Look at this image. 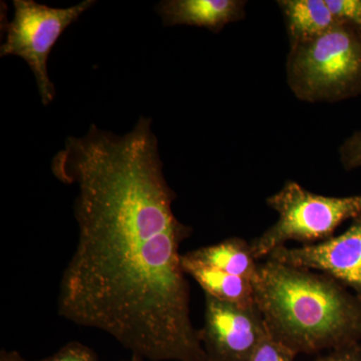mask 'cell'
I'll return each instance as SVG.
<instances>
[{
  "label": "cell",
  "mask_w": 361,
  "mask_h": 361,
  "mask_svg": "<svg viewBox=\"0 0 361 361\" xmlns=\"http://www.w3.org/2000/svg\"><path fill=\"white\" fill-rule=\"evenodd\" d=\"M252 284L266 329L296 355L360 342L361 300L334 278L267 258Z\"/></svg>",
  "instance_id": "cell-2"
},
{
  "label": "cell",
  "mask_w": 361,
  "mask_h": 361,
  "mask_svg": "<svg viewBox=\"0 0 361 361\" xmlns=\"http://www.w3.org/2000/svg\"><path fill=\"white\" fill-rule=\"evenodd\" d=\"M163 168L145 116L123 135L92 125L54 157V175L78 188V240L59 285V313L106 332L135 357L208 361L180 253L191 229L173 212Z\"/></svg>",
  "instance_id": "cell-1"
},
{
  "label": "cell",
  "mask_w": 361,
  "mask_h": 361,
  "mask_svg": "<svg viewBox=\"0 0 361 361\" xmlns=\"http://www.w3.org/2000/svg\"><path fill=\"white\" fill-rule=\"evenodd\" d=\"M296 355L281 342L271 336L266 329L249 361H295Z\"/></svg>",
  "instance_id": "cell-12"
},
{
  "label": "cell",
  "mask_w": 361,
  "mask_h": 361,
  "mask_svg": "<svg viewBox=\"0 0 361 361\" xmlns=\"http://www.w3.org/2000/svg\"><path fill=\"white\" fill-rule=\"evenodd\" d=\"M339 157L345 170L361 168V130L353 133L339 149Z\"/></svg>",
  "instance_id": "cell-15"
},
{
  "label": "cell",
  "mask_w": 361,
  "mask_h": 361,
  "mask_svg": "<svg viewBox=\"0 0 361 361\" xmlns=\"http://www.w3.org/2000/svg\"><path fill=\"white\" fill-rule=\"evenodd\" d=\"M182 266L185 273L200 285L207 295L237 305H255L251 280L203 264L186 254L182 255Z\"/></svg>",
  "instance_id": "cell-9"
},
{
  "label": "cell",
  "mask_w": 361,
  "mask_h": 361,
  "mask_svg": "<svg viewBox=\"0 0 361 361\" xmlns=\"http://www.w3.org/2000/svg\"><path fill=\"white\" fill-rule=\"evenodd\" d=\"M267 205L278 214V220L250 243L257 260L268 257L289 241H324L330 238L342 223L361 214V195L323 196L288 180L280 191L267 199Z\"/></svg>",
  "instance_id": "cell-4"
},
{
  "label": "cell",
  "mask_w": 361,
  "mask_h": 361,
  "mask_svg": "<svg viewBox=\"0 0 361 361\" xmlns=\"http://www.w3.org/2000/svg\"><path fill=\"white\" fill-rule=\"evenodd\" d=\"M0 361H27L16 351L2 350Z\"/></svg>",
  "instance_id": "cell-17"
},
{
  "label": "cell",
  "mask_w": 361,
  "mask_h": 361,
  "mask_svg": "<svg viewBox=\"0 0 361 361\" xmlns=\"http://www.w3.org/2000/svg\"><path fill=\"white\" fill-rule=\"evenodd\" d=\"M326 4L337 21L361 30V0H326Z\"/></svg>",
  "instance_id": "cell-13"
},
{
  "label": "cell",
  "mask_w": 361,
  "mask_h": 361,
  "mask_svg": "<svg viewBox=\"0 0 361 361\" xmlns=\"http://www.w3.org/2000/svg\"><path fill=\"white\" fill-rule=\"evenodd\" d=\"M315 361H361V346L358 342L346 344L330 350L329 355Z\"/></svg>",
  "instance_id": "cell-16"
},
{
  "label": "cell",
  "mask_w": 361,
  "mask_h": 361,
  "mask_svg": "<svg viewBox=\"0 0 361 361\" xmlns=\"http://www.w3.org/2000/svg\"><path fill=\"white\" fill-rule=\"evenodd\" d=\"M188 257L236 276L253 280L259 263L251 245L241 238L226 239L214 245L188 252Z\"/></svg>",
  "instance_id": "cell-11"
},
{
  "label": "cell",
  "mask_w": 361,
  "mask_h": 361,
  "mask_svg": "<svg viewBox=\"0 0 361 361\" xmlns=\"http://www.w3.org/2000/svg\"><path fill=\"white\" fill-rule=\"evenodd\" d=\"M39 361H99L92 349L78 341H71L56 353Z\"/></svg>",
  "instance_id": "cell-14"
},
{
  "label": "cell",
  "mask_w": 361,
  "mask_h": 361,
  "mask_svg": "<svg viewBox=\"0 0 361 361\" xmlns=\"http://www.w3.org/2000/svg\"><path fill=\"white\" fill-rule=\"evenodd\" d=\"M242 0H163L156 6L165 26L193 25L219 32L229 23L243 20Z\"/></svg>",
  "instance_id": "cell-8"
},
{
  "label": "cell",
  "mask_w": 361,
  "mask_h": 361,
  "mask_svg": "<svg viewBox=\"0 0 361 361\" xmlns=\"http://www.w3.org/2000/svg\"><path fill=\"white\" fill-rule=\"evenodd\" d=\"M278 6L291 44L316 39L337 23L326 0H280Z\"/></svg>",
  "instance_id": "cell-10"
},
{
  "label": "cell",
  "mask_w": 361,
  "mask_h": 361,
  "mask_svg": "<svg viewBox=\"0 0 361 361\" xmlns=\"http://www.w3.org/2000/svg\"><path fill=\"white\" fill-rule=\"evenodd\" d=\"M96 1L85 0L68 8H54L33 0H14V16L6 25V37L0 56H20L30 66L37 80L42 104L56 97L54 85L47 73V61L63 32Z\"/></svg>",
  "instance_id": "cell-5"
},
{
  "label": "cell",
  "mask_w": 361,
  "mask_h": 361,
  "mask_svg": "<svg viewBox=\"0 0 361 361\" xmlns=\"http://www.w3.org/2000/svg\"><path fill=\"white\" fill-rule=\"evenodd\" d=\"M199 337L208 361H249L266 331L256 305L242 306L205 294Z\"/></svg>",
  "instance_id": "cell-6"
},
{
  "label": "cell",
  "mask_w": 361,
  "mask_h": 361,
  "mask_svg": "<svg viewBox=\"0 0 361 361\" xmlns=\"http://www.w3.org/2000/svg\"><path fill=\"white\" fill-rule=\"evenodd\" d=\"M267 258L294 267L320 271L351 289L361 300V214L338 236L316 245L280 247Z\"/></svg>",
  "instance_id": "cell-7"
},
{
  "label": "cell",
  "mask_w": 361,
  "mask_h": 361,
  "mask_svg": "<svg viewBox=\"0 0 361 361\" xmlns=\"http://www.w3.org/2000/svg\"><path fill=\"white\" fill-rule=\"evenodd\" d=\"M286 73L292 92L303 102L361 96V30L337 21L320 37L291 44Z\"/></svg>",
  "instance_id": "cell-3"
}]
</instances>
